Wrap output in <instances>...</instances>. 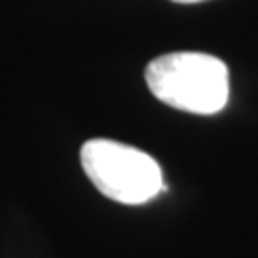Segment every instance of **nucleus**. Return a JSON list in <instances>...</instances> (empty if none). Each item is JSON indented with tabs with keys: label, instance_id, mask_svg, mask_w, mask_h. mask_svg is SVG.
<instances>
[{
	"label": "nucleus",
	"instance_id": "f257e3e1",
	"mask_svg": "<svg viewBox=\"0 0 258 258\" xmlns=\"http://www.w3.org/2000/svg\"><path fill=\"white\" fill-rule=\"evenodd\" d=\"M144 80L159 101L191 114H215L230 95L226 62L203 52L161 54L147 64Z\"/></svg>",
	"mask_w": 258,
	"mask_h": 258
},
{
	"label": "nucleus",
	"instance_id": "f03ea898",
	"mask_svg": "<svg viewBox=\"0 0 258 258\" xmlns=\"http://www.w3.org/2000/svg\"><path fill=\"white\" fill-rule=\"evenodd\" d=\"M80 159L91 183L114 203L144 205L168 189L157 161L129 144L93 138L84 142Z\"/></svg>",
	"mask_w": 258,
	"mask_h": 258
},
{
	"label": "nucleus",
	"instance_id": "7ed1b4c3",
	"mask_svg": "<svg viewBox=\"0 0 258 258\" xmlns=\"http://www.w3.org/2000/svg\"><path fill=\"white\" fill-rule=\"evenodd\" d=\"M172 3H179V5H194V3H205V0H172Z\"/></svg>",
	"mask_w": 258,
	"mask_h": 258
}]
</instances>
